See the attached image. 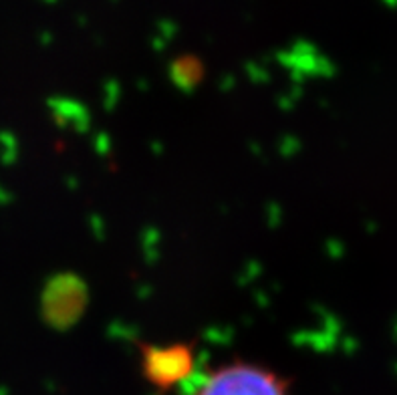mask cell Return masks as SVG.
Returning a JSON list of instances; mask_svg holds the SVG:
<instances>
[{"label": "cell", "mask_w": 397, "mask_h": 395, "mask_svg": "<svg viewBox=\"0 0 397 395\" xmlns=\"http://www.w3.org/2000/svg\"><path fill=\"white\" fill-rule=\"evenodd\" d=\"M194 395H293V383L268 365L234 359L210 369Z\"/></svg>", "instance_id": "6da1fadb"}, {"label": "cell", "mask_w": 397, "mask_h": 395, "mask_svg": "<svg viewBox=\"0 0 397 395\" xmlns=\"http://www.w3.org/2000/svg\"><path fill=\"white\" fill-rule=\"evenodd\" d=\"M196 361V347L186 341L139 345L141 375L160 394H167L192 379Z\"/></svg>", "instance_id": "7a4b0ae2"}]
</instances>
